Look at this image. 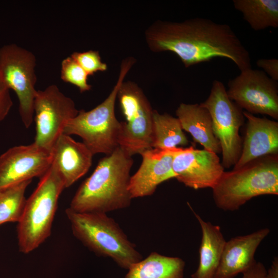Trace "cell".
Returning a JSON list of instances; mask_svg holds the SVG:
<instances>
[{
    "mask_svg": "<svg viewBox=\"0 0 278 278\" xmlns=\"http://www.w3.org/2000/svg\"><path fill=\"white\" fill-rule=\"evenodd\" d=\"M145 39L152 51L173 53L185 67L220 57L240 71L251 68L250 54L231 27L206 18L157 21L146 30Z\"/></svg>",
    "mask_w": 278,
    "mask_h": 278,
    "instance_id": "obj_1",
    "label": "cell"
},
{
    "mask_svg": "<svg viewBox=\"0 0 278 278\" xmlns=\"http://www.w3.org/2000/svg\"><path fill=\"white\" fill-rule=\"evenodd\" d=\"M133 164L132 157L119 146L101 159L91 176L80 185L68 207L77 213H102L129 207V191Z\"/></svg>",
    "mask_w": 278,
    "mask_h": 278,
    "instance_id": "obj_2",
    "label": "cell"
},
{
    "mask_svg": "<svg viewBox=\"0 0 278 278\" xmlns=\"http://www.w3.org/2000/svg\"><path fill=\"white\" fill-rule=\"evenodd\" d=\"M216 206L235 211L252 198L278 195V154L256 159L242 167L224 171L212 188Z\"/></svg>",
    "mask_w": 278,
    "mask_h": 278,
    "instance_id": "obj_3",
    "label": "cell"
},
{
    "mask_svg": "<svg viewBox=\"0 0 278 278\" xmlns=\"http://www.w3.org/2000/svg\"><path fill=\"white\" fill-rule=\"evenodd\" d=\"M73 235L99 256L109 257L128 270L142 259L135 245L107 213H77L65 210Z\"/></svg>",
    "mask_w": 278,
    "mask_h": 278,
    "instance_id": "obj_4",
    "label": "cell"
},
{
    "mask_svg": "<svg viewBox=\"0 0 278 278\" xmlns=\"http://www.w3.org/2000/svg\"><path fill=\"white\" fill-rule=\"evenodd\" d=\"M134 63L132 57L124 59L117 82L108 96L90 111L79 110L64 127L63 133L80 137L93 155H109L119 146L120 121L115 115V102L119 88Z\"/></svg>",
    "mask_w": 278,
    "mask_h": 278,
    "instance_id": "obj_5",
    "label": "cell"
},
{
    "mask_svg": "<svg viewBox=\"0 0 278 278\" xmlns=\"http://www.w3.org/2000/svg\"><path fill=\"white\" fill-rule=\"evenodd\" d=\"M65 188L64 181L52 163L26 199L23 215L18 222L20 252L27 254L32 251L50 236L58 200Z\"/></svg>",
    "mask_w": 278,
    "mask_h": 278,
    "instance_id": "obj_6",
    "label": "cell"
},
{
    "mask_svg": "<svg viewBox=\"0 0 278 278\" xmlns=\"http://www.w3.org/2000/svg\"><path fill=\"white\" fill-rule=\"evenodd\" d=\"M117 98L125 119L120 121L119 147L130 157L152 149L154 110L143 91L132 81H124Z\"/></svg>",
    "mask_w": 278,
    "mask_h": 278,
    "instance_id": "obj_7",
    "label": "cell"
},
{
    "mask_svg": "<svg viewBox=\"0 0 278 278\" xmlns=\"http://www.w3.org/2000/svg\"><path fill=\"white\" fill-rule=\"evenodd\" d=\"M200 105L211 115L213 132L221 147L222 166H234L242 150L239 131L245 120L243 110L229 98L223 83L217 80L213 81L207 98Z\"/></svg>",
    "mask_w": 278,
    "mask_h": 278,
    "instance_id": "obj_8",
    "label": "cell"
},
{
    "mask_svg": "<svg viewBox=\"0 0 278 278\" xmlns=\"http://www.w3.org/2000/svg\"><path fill=\"white\" fill-rule=\"evenodd\" d=\"M36 56L14 43L0 47V76L9 90L16 94L19 112L24 126L33 120V105L37 92Z\"/></svg>",
    "mask_w": 278,
    "mask_h": 278,
    "instance_id": "obj_9",
    "label": "cell"
},
{
    "mask_svg": "<svg viewBox=\"0 0 278 278\" xmlns=\"http://www.w3.org/2000/svg\"><path fill=\"white\" fill-rule=\"evenodd\" d=\"M36 123L34 143L51 151L63 133L66 123L75 117L79 110L73 100L63 94L56 84L38 90L33 105Z\"/></svg>",
    "mask_w": 278,
    "mask_h": 278,
    "instance_id": "obj_10",
    "label": "cell"
},
{
    "mask_svg": "<svg viewBox=\"0 0 278 278\" xmlns=\"http://www.w3.org/2000/svg\"><path fill=\"white\" fill-rule=\"evenodd\" d=\"M229 80L227 93L242 110L278 119V85L262 71L251 68L240 71Z\"/></svg>",
    "mask_w": 278,
    "mask_h": 278,
    "instance_id": "obj_11",
    "label": "cell"
},
{
    "mask_svg": "<svg viewBox=\"0 0 278 278\" xmlns=\"http://www.w3.org/2000/svg\"><path fill=\"white\" fill-rule=\"evenodd\" d=\"M217 154L205 149L177 147L172 161L175 178L194 189L212 188L224 172Z\"/></svg>",
    "mask_w": 278,
    "mask_h": 278,
    "instance_id": "obj_12",
    "label": "cell"
},
{
    "mask_svg": "<svg viewBox=\"0 0 278 278\" xmlns=\"http://www.w3.org/2000/svg\"><path fill=\"white\" fill-rule=\"evenodd\" d=\"M53 161L51 151L34 144L12 147L0 155V188L43 176Z\"/></svg>",
    "mask_w": 278,
    "mask_h": 278,
    "instance_id": "obj_13",
    "label": "cell"
},
{
    "mask_svg": "<svg viewBox=\"0 0 278 278\" xmlns=\"http://www.w3.org/2000/svg\"><path fill=\"white\" fill-rule=\"evenodd\" d=\"M177 148H152L141 154V164L129 180L128 189L132 199L151 196L161 183L175 178L172 161Z\"/></svg>",
    "mask_w": 278,
    "mask_h": 278,
    "instance_id": "obj_14",
    "label": "cell"
},
{
    "mask_svg": "<svg viewBox=\"0 0 278 278\" xmlns=\"http://www.w3.org/2000/svg\"><path fill=\"white\" fill-rule=\"evenodd\" d=\"M247 119L240 156L233 169H238L258 158L278 154V123L258 117L245 111Z\"/></svg>",
    "mask_w": 278,
    "mask_h": 278,
    "instance_id": "obj_15",
    "label": "cell"
},
{
    "mask_svg": "<svg viewBox=\"0 0 278 278\" xmlns=\"http://www.w3.org/2000/svg\"><path fill=\"white\" fill-rule=\"evenodd\" d=\"M270 231L265 228L226 241L214 278H234L252 266L257 248Z\"/></svg>",
    "mask_w": 278,
    "mask_h": 278,
    "instance_id": "obj_16",
    "label": "cell"
},
{
    "mask_svg": "<svg viewBox=\"0 0 278 278\" xmlns=\"http://www.w3.org/2000/svg\"><path fill=\"white\" fill-rule=\"evenodd\" d=\"M52 163L61 175L65 188L72 185L90 168L93 153L82 143L62 133L51 150Z\"/></svg>",
    "mask_w": 278,
    "mask_h": 278,
    "instance_id": "obj_17",
    "label": "cell"
},
{
    "mask_svg": "<svg viewBox=\"0 0 278 278\" xmlns=\"http://www.w3.org/2000/svg\"><path fill=\"white\" fill-rule=\"evenodd\" d=\"M176 113L183 130L190 133L195 142L205 150L221 153L220 143L213 132L211 115L205 108L198 103H181Z\"/></svg>",
    "mask_w": 278,
    "mask_h": 278,
    "instance_id": "obj_18",
    "label": "cell"
},
{
    "mask_svg": "<svg viewBox=\"0 0 278 278\" xmlns=\"http://www.w3.org/2000/svg\"><path fill=\"white\" fill-rule=\"evenodd\" d=\"M199 223L202 237L199 248V262L192 278H214L227 241L220 227L204 221L192 208Z\"/></svg>",
    "mask_w": 278,
    "mask_h": 278,
    "instance_id": "obj_19",
    "label": "cell"
},
{
    "mask_svg": "<svg viewBox=\"0 0 278 278\" xmlns=\"http://www.w3.org/2000/svg\"><path fill=\"white\" fill-rule=\"evenodd\" d=\"M185 265L180 257L153 252L133 265L125 278H184Z\"/></svg>",
    "mask_w": 278,
    "mask_h": 278,
    "instance_id": "obj_20",
    "label": "cell"
},
{
    "mask_svg": "<svg viewBox=\"0 0 278 278\" xmlns=\"http://www.w3.org/2000/svg\"><path fill=\"white\" fill-rule=\"evenodd\" d=\"M233 3L253 30L278 27L277 0H233Z\"/></svg>",
    "mask_w": 278,
    "mask_h": 278,
    "instance_id": "obj_21",
    "label": "cell"
},
{
    "mask_svg": "<svg viewBox=\"0 0 278 278\" xmlns=\"http://www.w3.org/2000/svg\"><path fill=\"white\" fill-rule=\"evenodd\" d=\"M188 144L187 138L177 117L153 110L152 148L169 149Z\"/></svg>",
    "mask_w": 278,
    "mask_h": 278,
    "instance_id": "obj_22",
    "label": "cell"
},
{
    "mask_svg": "<svg viewBox=\"0 0 278 278\" xmlns=\"http://www.w3.org/2000/svg\"><path fill=\"white\" fill-rule=\"evenodd\" d=\"M31 181L26 180L0 188V225L20 221L26 201L25 191Z\"/></svg>",
    "mask_w": 278,
    "mask_h": 278,
    "instance_id": "obj_23",
    "label": "cell"
},
{
    "mask_svg": "<svg viewBox=\"0 0 278 278\" xmlns=\"http://www.w3.org/2000/svg\"><path fill=\"white\" fill-rule=\"evenodd\" d=\"M60 76L62 81L76 86L81 93L91 89L88 82V74L71 56L62 61Z\"/></svg>",
    "mask_w": 278,
    "mask_h": 278,
    "instance_id": "obj_24",
    "label": "cell"
},
{
    "mask_svg": "<svg viewBox=\"0 0 278 278\" xmlns=\"http://www.w3.org/2000/svg\"><path fill=\"white\" fill-rule=\"evenodd\" d=\"M71 56L81 66L89 76L107 70V64L101 61L98 51L90 50L74 52Z\"/></svg>",
    "mask_w": 278,
    "mask_h": 278,
    "instance_id": "obj_25",
    "label": "cell"
},
{
    "mask_svg": "<svg viewBox=\"0 0 278 278\" xmlns=\"http://www.w3.org/2000/svg\"><path fill=\"white\" fill-rule=\"evenodd\" d=\"M12 105L10 90L6 85L0 76V123L8 115Z\"/></svg>",
    "mask_w": 278,
    "mask_h": 278,
    "instance_id": "obj_26",
    "label": "cell"
},
{
    "mask_svg": "<svg viewBox=\"0 0 278 278\" xmlns=\"http://www.w3.org/2000/svg\"><path fill=\"white\" fill-rule=\"evenodd\" d=\"M258 67L263 68L272 80H278V59H259L256 61Z\"/></svg>",
    "mask_w": 278,
    "mask_h": 278,
    "instance_id": "obj_27",
    "label": "cell"
},
{
    "mask_svg": "<svg viewBox=\"0 0 278 278\" xmlns=\"http://www.w3.org/2000/svg\"><path fill=\"white\" fill-rule=\"evenodd\" d=\"M267 270L264 264L256 262L252 266L244 271L242 278H266Z\"/></svg>",
    "mask_w": 278,
    "mask_h": 278,
    "instance_id": "obj_28",
    "label": "cell"
},
{
    "mask_svg": "<svg viewBox=\"0 0 278 278\" xmlns=\"http://www.w3.org/2000/svg\"><path fill=\"white\" fill-rule=\"evenodd\" d=\"M266 278H278V258L275 257L269 269L267 270Z\"/></svg>",
    "mask_w": 278,
    "mask_h": 278,
    "instance_id": "obj_29",
    "label": "cell"
}]
</instances>
